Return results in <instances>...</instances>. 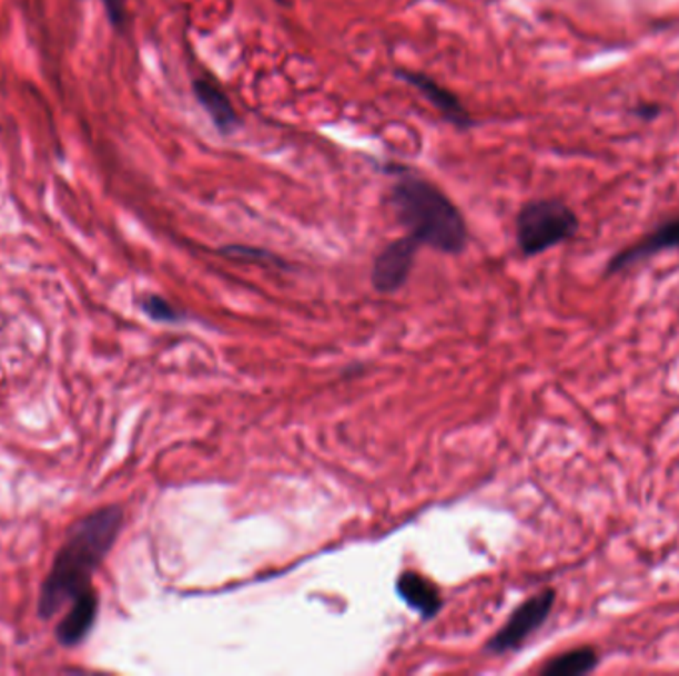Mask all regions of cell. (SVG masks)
Instances as JSON below:
<instances>
[{
    "instance_id": "1",
    "label": "cell",
    "mask_w": 679,
    "mask_h": 676,
    "mask_svg": "<svg viewBox=\"0 0 679 676\" xmlns=\"http://www.w3.org/2000/svg\"><path fill=\"white\" fill-rule=\"evenodd\" d=\"M122 522V508L110 506L75 524L42 585L38 607L40 617L50 619L62 607H72L95 597L90 585L92 573L112 550Z\"/></svg>"
},
{
    "instance_id": "2",
    "label": "cell",
    "mask_w": 679,
    "mask_h": 676,
    "mask_svg": "<svg viewBox=\"0 0 679 676\" xmlns=\"http://www.w3.org/2000/svg\"><path fill=\"white\" fill-rule=\"evenodd\" d=\"M387 171L397 173L389 205L409 236L419 246H429L439 253H463L467 245V225L449 197L404 167H387Z\"/></svg>"
},
{
    "instance_id": "3",
    "label": "cell",
    "mask_w": 679,
    "mask_h": 676,
    "mask_svg": "<svg viewBox=\"0 0 679 676\" xmlns=\"http://www.w3.org/2000/svg\"><path fill=\"white\" fill-rule=\"evenodd\" d=\"M515 228L520 253L537 256L572 238L578 231V216L558 198H537L523 205Z\"/></svg>"
},
{
    "instance_id": "4",
    "label": "cell",
    "mask_w": 679,
    "mask_h": 676,
    "mask_svg": "<svg viewBox=\"0 0 679 676\" xmlns=\"http://www.w3.org/2000/svg\"><path fill=\"white\" fill-rule=\"evenodd\" d=\"M555 605V592L538 593L523 603L519 610L510 615V619L505 623V627L487 643V653L503 655L519 648L525 641L543 627V623L548 619L550 610Z\"/></svg>"
},
{
    "instance_id": "5",
    "label": "cell",
    "mask_w": 679,
    "mask_h": 676,
    "mask_svg": "<svg viewBox=\"0 0 679 676\" xmlns=\"http://www.w3.org/2000/svg\"><path fill=\"white\" fill-rule=\"evenodd\" d=\"M417 248L419 243L407 235L406 238H399L377 254L372 268L374 288L384 294L399 290L407 283V276L414 268Z\"/></svg>"
},
{
    "instance_id": "6",
    "label": "cell",
    "mask_w": 679,
    "mask_h": 676,
    "mask_svg": "<svg viewBox=\"0 0 679 676\" xmlns=\"http://www.w3.org/2000/svg\"><path fill=\"white\" fill-rule=\"evenodd\" d=\"M396 74L399 80H404L406 84L412 85L419 94L424 95L425 100L434 105L437 112L442 113L445 122L452 123L459 130L472 127V113L467 112V107L462 104V100L439 82H435L434 78L422 74V72H409V70H397Z\"/></svg>"
},
{
    "instance_id": "7",
    "label": "cell",
    "mask_w": 679,
    "mask_h": 676,
    "mask_svg": "<svg viewBox=\"0 0 679 676\" xmlns=\"http://www.w3.org/2000/svg\"><path fill=\"white\" fill-rule=\"evenodd\" d=\"M679 246V216L670 218L666 223H661L658 228H653L650 235L643 236L640 243L628 246L622 253L616 254L610 264H608V273H618L632 264L640 263L650 258L653 254L661 250H670Z\"/></svg>"
},
{
    "instance_id": "8",
    "label": "cell",
    "mask_w": 679,
    "mask_h": 676,
    "mask_svg": "<svg viewBox=\"0 0 679 676\" xmlns=\"http://www.w3.org/2000/svg\"><path fill=\"white\" fill-rule=\"evenodd\" d=\"M193 94L221 135H231L241 127V117L236 113L235 105L231 104L229 95L215 82L197 78L193 82Z\"/></svg>"
},
{
    "instance_id": "9",
    "label": "cell",
    "mask_w": 679,
    "mask_h": 676,
    "mask_svg": "<svg viewBox=\"0 0 679 676\" xmlns=\"http://www.w3.org/2000/svg\"><path fill=\"white\" fill-rule=\"evenodd\" d=\"M396 592L407 607L417 611L424 619H432L442 610V595L434 583L415 572H404L397 577Z\"/></svg>"
},
{
    "instance_id": "10",
    "label": "cell",
    "mask_w": 679,
    "mask_h": 676,
    "mask_svg": "<svg viewBox=\"0 0 679 676\" xmlns=\"http://www.w3.org/2000/svg\"><path fill=\"white\" fill-rule=\"evenodd\" d=\"M598 665V655L595 648H575L560 657L553 658L547 667L543 668V675L547 676H576L586 675L595 670Z\"/></svg>"
},
{
    "instance_id": "11",
    "label": "cell",
    "mask_w": 679,
    "mask_h": 676,
    "mask_svg": "<svg viewBox=\"0 0 679 676\" xmlns=\"http://www.w3.org/2000/svg\"><path fill=\"white\" fill-rule=\"evenodd\" d=\"M143 311L150 318H153V320L165 321V324H173V321H180L183 318V314H180V310H175L170 301L163 300L160 296L145 298L143 300Z\"/></svg>"
},
{
    "instance_id": "12",
    "label": "cell",
    "mask_w": 679,
    "mask_h": 676,
    "mask_svg": "<svg viewBox=\"0 0 679 676\" xmlns=\"http://www.w3.org/2000/svg\"><path fill=\"white\" fill-rule=\"evenodd\" d=\"M221 254L226 258L243 260V263H278V258L274 254L264 253L261 248H251V246H225Z\"/></svg>"
},
{
    "instance_id": "13",
    "label": "cell",
    "mask_w": 679,
    "mask_h": 676,
    "mask_svg": "<svg viewBox=\"0 0 679 676\" xmlns=\"http://www.w3.org/2000/svg\"><path fill=\"white\" fill-rule=\"evenodd\" d=\"M105 9H108V14H110V20H112L115 27H122L123 24V7L120 0H104Z\"/></svg>"
},
{
    "instance_id": "14",
    "label": "cell",
    "mask_w": 679,
    "mask_h": 676,
    "mask_svg": "<svg viewBox=\"0 0 679 676\" xmlns=\"http://www.w3.org/2000/svg\"><path fill=\"white\" fill-rule=\"evenodd\" d=\"M276 2H278V4H284V2H286V0H276Z\"/></svg>"
}]
</instances>
